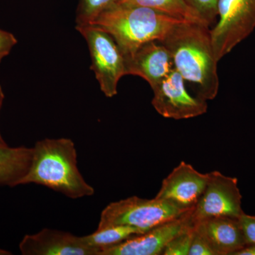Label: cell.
<instances>
[{
	"instance_id": "6da1fadb",
	"label": "cell",
	"mask_w": 255,
	"mask_h": 255,
	"mask_svg": "<svg viewBox=\"0 0 255 255\" xmlns=\"http://www.w3.org/2000/svg\"><path fill=\"white\" fill-rule=\"evenodd\" d=\"M172 56L174 68L184 80L195 84L197 97L213 100L219 90L218 60L209 26L190 21L176 24L159 42Z\"/></svg>"
},
{
	"instance_id": "7a4b0ae2",
	"label": "cell",
	"mask_w": 255,
	"mask_h": 255,
	"mask_svg": "<svg viewBox=\"0 0 255 255\" xmlns=\"http://www.w3.org/2000/svg\"><path fill=\"white\" fill-rule=\"evenodd\" d=\"M32 149L31 164L18 185L44 186L74 199L95 194V189L79 170L76 148L71 139H43Z\"/></svg>"
},
{
	"instance_id": "3957f363",
	"label": "cell",
	"mask_w": 255,
	"mask_h": 255,
	"mask_svg": "<svg viewBox=\"0 0 255 255\" xmlns=\"http://www.w3.org/2000/svg\"><path fill=\"white\" fill-rule=\"evenodd\" d=\"M182 21L184 20L155 9L118 1L102 11L90 25L108 33L127 59L147 42L162 41Z\"/></svg>"
},
{
	"instance_id": "277c9868",
	"label": "cell",
	"mask_w": 255,
	"mask_h": 255,
	"mask_svg": "<svg viewBox=\"0 0 255 255\" xmlns=\"http://www.w3.org/2000/svg\"><path fill=\"white\" fill-rule=\"evenodd\" d=\"M188 211L173 203L155 197L145 199L133 196L109 204L102 211L97 229L127 226L146 232L159 225L178 219Z\"/></svg>"
},
{
	"instance_id": "5b68a950",
	"label": "cell",
	"mask_w": 255,
	"mask_h": 255,
	"mask_svg": "<svg viewBox=\"0 0 255 255\" xmlns=\"http://www.w3.org/2000/svg\"><path fill=\"white\" fill-rule=\"evenodd\" d=\"M88 44L92 58L91 69L106 97L117 95L121 78L127 75L126 58L114 38L93 25L76 26Z\"/></svg>"
},
{
	"instance_id": "8992f818",
	"label": "cell",
	"mask_w": 255,
	"mask_h": 255,
	"mask_svg": "<svg viewBox=\"0 0 255 255\" xmlns=\"http://www.w3.org/2000/svg\"><path fill=\"white\" fill-rule=\"evenodd\" d=\"M218 16L210 33L219 61L254 31L255 0H219Z\"/></svg>"
},
{
	"instance_id": "52a82bcc",
	"label": "cell",
	"mask_w": 255,
	"mask_h": 255,
	"mask_svg": "<svg viewBox=\"0 0 255 255\" xmlns=\"http://www.w3.org/2000/svg\"><path fill=\"white\" fill-rule=\"evenodd\" d=\"M242 194L236 177L219 172H209V180L200 199L191 211L192 224L213 217L236 218L244 214L242 209Z\"/></svg>"
},
{
	"instance_id": "ba28073f",
	"label": "cell",
	"mask_w": 255,
	"mask_h": 255,
	"mask_svg": "<svg viewBox=\"0 0 255 255\" xmlns=\"http://www.w3.org/2000/svg\"><path fill=\"white\" fill-rule=\"evenodd\" d=\"M152 91V107L164 118L182 120L207 112L206 101L192 97L187 92L184 78L174 68Z\"/></svg>"
},
{
	"instance_id": "9c48e42d",
	"label": "cell",
	"mask_w": 255,
	"mask_h": 255,
	"mask_svg": "<svg viewBox=\"0 0 255 255\" xmlns=\"http://www.w3.org/2000/svg\"><path fill=\"white\" fill-rule=\"evenodd\" d=\"M209 180V173H201L182 161L162 182L156 199L173 203L184 210L194 209Z\"/></svg>"
},
{
	"instance_id": "30bf717a",
	"label": "cell",
	"mask_w": 255,
	"mask_h": 255,
	"mask_svg": "<svg viewBox=\"0 0 255 255\" xmlns=\"http://www.w3.org/2000/svg\"><path fill=\"white\" fill-rule=\"evenodd\" d=\"M192 210L178 219L103 250L99 255H160L167 243L191 222Z\"/></svg>"
},
{
	"instance_id": "8fae6325",
	"label": "cell",
	"mask_w": 255,
	"mask_h": 255,
	"mask_svg": "<svg viewBox=\"0 0 255 255\" xmlns=\"http://www.w3.org/2000/svg\"><path fill=\"white\" fill-rule=\"evenodd\" d=\"M23 255H98V250L87 244L83 236L44 228L26 235L19 244Z\"/></svg>"
},
{
	"instance_id": "7c38bea8",
	"label": "cell",
	"mask_w": 255,
	"mask_h": 255,
	"mask_svg": "<svg viewBox=\"0 0 255 255\" xmlns=\"http://www.w3.org/2000/svg\"><path fill=\"white\" fill-rule=\"evenodd\" d=\"M127 75L140 77L151 88L159 85L174 69L169 50L158 41L147 42L126 59Z\"/></svg>"
},
{
	"instance_id": "4fadbf2b",
	"label": "cell",
	"mask_w": 255,
	"mask_h": 255,
	"mask_svg": "<svg viewBox=\"0 0 255 255\" xmlns=\"http://www.w3.org/2000/svg\"><path fill=\"white\" fill-rule=\"evenodd\" d=\"M216 255H235L247 246L239 219L220 216L194 224Z\"/></svg>"
},
{
	"instance_id": "5bb4252c",
	"label": "cell",
	"mask_w": 255,
	"mask_h": 255,
	"mask_svg": "<svg viewBox=\"0 0 255 255\" xmlns=\"http://www.w3.org/2000/svg\"><path fill=\"white\" fill-rule=\"evenodd\" d=\"M32 152L29 147H0V186H18L31 164Z\"/></svg>"
},
{
	"instance_id": "9a60e30c",
	"label": "cell",
	"mask_w": 255,
	"mask_h": 255,
	"mask_svg": "<svg viewBox=\"0 0 255 255\" xmlns=\"http://www.w3.org/2000/svg\"><path fill=\"white\" fill-rule=\"evenodd\" d=\"M138 228L127 226H116L97 229L95 233L83 236L84 240L91 248L101 251L123 243L129 238L144 233ZM98 254V255H99Z\"/></svg>"
},
{
	"instance_id": "2e32d148",
	"label": "cell",
	"mask_w": 255,
	"mask_h": 255,
	"mask_svg": "<svg viewBox=\"0 0 255 255\" xmlns=\"http://www.w3.org/2000/svg\"><path fill=\"white\" fill-rule=\"evenodd\" d=\"M119 1L145 6L179 19L204 23L186 4L184 0H119Z\"/></svg>"
},
{
	"instance_id": "e0dca14e",
	"label": "cell",
	"mask_w": 255,
	"mask_h": 255,
	"mask_svg": "<svg viewBox=\"0 0 255 255\" xmlns=\"http://www.w3.org/2000/svg\"><path fill=\"white\" fill-rule=\"evenodd\" d=\"M119 0H80L77 11L76 26L90 24L107 8Z\"/></svg>"
},
{
	"instance_id": "ac0fdd59",
	"label": "cell",
	"mask_w": 255,
	"mask_h": 255,
	"mask_svg": "<svg viewBox=\"0 0 255 255\" xmlns=\"http://www.w3.org/2000/svg\"><path fill=\"white\" fill-rule=\"evenodd\" d=\"M194 236V226L191 222L172 238L164 247L162 255H189Z\"/></svg>"
},
{
	"instance_id": "d6986e66",
	"label": "cell",
	"mask_w": 255,
	"mask_h": 255,
	"mask_svg": "<svg viewBox=\"0 0 255 255\" xmlns=\"http://www.w3.org/2000/svg\"><path fill=\"white\" fill-rule=\"evenodd\" d=\"M186 4L198 15L206 26L214 23L218 16L219 0H184Z\"/></svg>"
},
{
	"instance_id": "ffe728a7",
	"label": "cell",
	"mask_w": 255,
	"mask_h": 255,
	"mask_svg": "<svg viewBox=\"0 0 255 255\" xmlns=\"http://www.w3.org/2000/svg\"><path fill=\"white\" fill-rule=\"evenodd\" d=\"M189 255H216L205 238L196 232L195 228Z\"/></svg>"
},
{
	"instance_id": "44dd1931",
	"label": "cell",
	"mask_w": 255,
	"mask_h": 255,
	"mask_svg": "<svg viewBox=\"0 0 255 255\" xmlns=\"http://www.w3.org/2000/svg\"><path fill=\"white\" fill-rule=\"evenodd\" d=\"M245 239L247 246L255 244V216L246 214L244 213L240 217Z\"/></svg>"
},
{
	"instance_id": "7402d4cb",
	"label": "cell",
	"mask_w": 255,
	"mask_h": 255,
	"mask_svg": "<svg viewBox=\"0 0 255 255\" xmlns=\"http://www.w3.org/2000/svg\"><path fill=\"white\" fill-rule=\"evenodd\" d=\"M17 43V39L11 33L0 29V63L7 56Z\"/></svg>"
},
{
	"instance_id": "603a6c76",
	"label": "cell",
	"mask_w": 255,
	"mask_h": 255,
	"mask_svg": "<svg viewBox=\"0 0 255 255\" xmlns=\"http://www.w3.org/2000/svg\"><path fill=\"white\" fill-rule=\"evenodd\" d=\"M235 255H255V244L246 246Z\"/></svg>"
},
{
	"instance_id": "cb8c5ba5",
	"label": "cell",
	"mask_w": 255,
	"mask_h": 255,
	"mask_svg": "<svg viewBox=\"0 0 255 255\" xmlns=\"http://www.w3.org/2000/svg\"><path fill=\"white\" fill-rule=\"evenodd\" d=\"M4 100V92H3L2 88L0 85V110H1V106H2L3 101ZM8 145L6 142L4 141L2 136H1V132H0V147H4V146Z\"/></svg>"
},
{
	"instance_id": "d4e9b609",
	"label": "cell",
	"mask_w": 255,
	"mask_h": 255,
	"mask_svg": "<svg viewBox=\"0 0 255 255\" xmlns=\"http://www.w3.org/2000/svg\"><path fill=\"white\" fill-rule=\"evenodd\" d=\"M11 255V253L9 251H4V250L1 249L0 248V255Z\"/></svg>"
}]
</instances>
